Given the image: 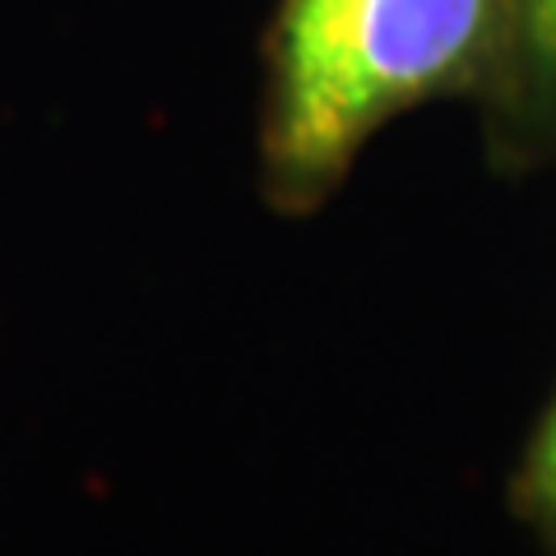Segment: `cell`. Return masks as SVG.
<instances>
[{
    "label": "cell",
    "mask_w": 556,
    "mask_h": 556,
    "mask_svg": "<svg viewBox=\"0 0 556 556\" xmlns=\"http://www.w3.org/2000/svg\"><path fill=\"white\" fill-rule=\"evenodd\" d=\"M519 24H525V61L556 98V0H519Z\"/></svg>",
    "instance_id": "3"
},
{
    "label": "cell",
    "mask_w": 556,
    "mask_h": 556,
    "mask_svg": "<svg viewBox=\"0 0 556 556\" xmlns=\"http://www.w3.org/2000/svg\"><path fill=\"white\" fill-rule=\"evenodd\" d=\"M510 501H515V515L525 519L547 547H556V399L525 450Z\"/></svg>",
    "instance_id": "2"
},
{
    "label": "cell",
    "mask_w": 556,
    "mask_h": 556,
    "mask_svg": "<svg viewBox=\"0 0 556 556\" xmlns=\"http://www.w3.org/2000/svg\"><path fill=\"white\" fill-rule=\"evenodd\" d=\"M515 61L519 0H283L260 121L265 195L283 214L325 204L399 112L482 93Z\"/></svg>",
    "instance_id": "1"
}]
</instances>
